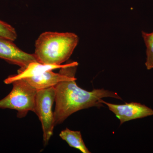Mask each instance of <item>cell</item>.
<instances>
[{
    "mask_svg": "<svg viewBox=\"0 0 153 153\" xmlns=\"http://www.w3.org/2000/svg\"><path fill=\"white\" fill-rule=\"evenodd\" d=\"M55 86L38 90L36 94L34 112L38 116L43 132L44 145L48 144L53 134L55 125L52 106L55 102Z\"/></svg>",
    "mask_w": 153,
    "mask_h": 153,
    "instance_id": "4",
    "label": "cell"
},
{
    "mask_svg": "<svg viewBox=\"0 0 153 153\" xmlns=\"http://www.w3.org/2000/svg\"><path fill=\"white\" fill-rule=\"evenodd\" d=\"M79 41L74 33L44 32L36 41L34 55L39 63L61 65L71 57Z\"/></svg>",
    "mask_w": 153,
    "mask_h": 153,
    "instance_id": "2",
    "label": "cell"
},
{
    "mask_svg": "<svg viewBox=\"0 0 153 153\" xmlns=\"http://www.w3.org/2000/svg\"><path fill=\"white\" fill-rule=\"evenodd\" d=\"M65 66V64L52 65L43 64L38 62H32L25 68H20L17 74L9 76L4 80V82L6 84H11L15 80L38 76L46 71L60 68Z\"/></svg>",
    "mask_w": 153,
    "mask_h": 153,
    "instance_id": "8",
    "label": "cell"
},
{
    "mask_svg": "<svg viewBox=\"0 0 153 153\" xmlns=\"http://www.w3.org/2000/svg\"><path fill=\"white\" fill-rule=\"evenodd\" d=\"M59 136L71 147L77 149L82 153H91L82 140L80 131H74L66 128L61 131Z\"/></svg>",
    "mask_w": 153,
    "mask_h": 153,
    "instance_id": "9",
    "label": "cell"
},
{
    "mask_svg": "<svg viewBox=\"0 0 153 153\" xmlns=\"http://www.w3.org/2000/svg\"><path fill=\"white\" fill-rule=\"evenodd\" d=\"M101 103L106 105L120 121V125L133 120L153 115V110L143 104L131 102L124 104H112L102 100Z\"/></svg>",
    "mask_w": 153,
    "mask_h": 153,
    "instance_id": "5",
    "label": "cell"
},
{
    "mask_svg": "<svg viewBox=\"0 0 153 153\" xmlns=\"http://www.w3.org/2000/svg\"><path fill=\"white\" fill-rule=\"evenodd\" d=\"M142 35L146 47L145 65L148 70H151L153 69V32L147 33L142 31Z\"/></svg>",
    "mask_w": 153,
    "mask_h": 153,
    "instance_id": "10",
    "label": "cell"
},
{
    "mask_svg": "<svg viewBox=\"0 0 153 153\" xmlns=\"http://www.w3.org/2000/svg\"><path fill=\"white\" fill-rule=\"evenodd\" d=\"M74 62L68 77L55 86V109L54 111L55 126L63 123L71 115L81 110L92 107L103 106L100 101L105 97L122 100L117 93L103 88L88 91L76 84L75 75L78 66Z\"/></svg>",
    "mask_w": 153,
    "mask_h": 153,
    "instance_id": "1",
    "label": "cell"
},
{
    "mask_svg": "<svg viewBox=\"0 0 153 153\" xmlns=\"http://www.w3.org/2000/svg\"><path fill=\"white\" fill-rule=\"evenodd\" d=\"M0 59L10 64L25 68L33 62H37L34 54L24 52L13 41L0 37Z\"/></svg>",
    "mask_w": 153,
    "mask_h": 153,
    "instance_id": "6",
    "label": "cell"
},
{
    "mask_svg": "<svg viewBox=\"0 0 153 153\" xmlns=\"http://www.w3.org/2000/svg\"><path fill=\"white\" fill-rule=\"evenodd\" d=\"M0 37L15 41L17 38L16 31L11 25L0 20Z\"/></svg>",
    "mask_w": 153,
    "mask_h": 153,
    "instance_id": "11",
    "label": "cell"
},
{
    "mask_svg": "<svg viewBox=\"0 0 153 153\" xmlns=\"http://www.w3.org/2000/svg\"><path fill=\"white\" fill-rule=\"evenodd\" d=\"M11 92L0 100V108L13 109L18 111L17 117H25L29 111H34L38 90L25 79L12 82Z\"/></svg>",
    "mask_w": 153,
    "mask_h": 153,
    "instance_id": "3",
    "label": "cell"
},
{
    "mask_svg": "<svg viewBox=\"0 0 153 153\" xmlns=\"http://www.w3.org/2000/svg\"><path fill=\"white\" fill-rule=\"evenodd\" d=\"M74 63V61L65 64L64 67L60 68L58 73L49 70L38 76L25 79L37 90L54 87L68 77L71 66Z\"/></svg>",
    "mask_w": 153,
    "mask_h": 153,
    "instance_id": "7",
    "label": "cell"
}]
</instances>
